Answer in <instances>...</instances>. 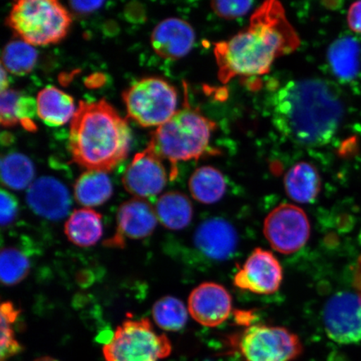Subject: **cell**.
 <instances>
[{
    "label": "cell",
    "mask_w": 361,
    "mask_h": 361,
    "mask_svg": "<svg viewBox=\"0 0 361 361\" xmlns=\"http://www.w3.org/2000/svg\"><path fill=\"white\" fill-rule=\"evenodd\" d=\"M300 44L282 4L266 1L252 13L246 30L215 44L219 80L228 83L238 76L268 73L276 59L295 51Z\"/></svg>",
    "instance_id": "1"
},
{
    "label": "cell",
    "mask_w": 361,
    "mask_h": 361,
    "mask_svg": "<svg viewBox=\"0 0 361 361\" xmlns=\"http://www.w3.org/2000/svg\"><path fill=\"white\" fill-rule=\"evenodd\" d=\"M344 115L340 92L323 79L290 81L271 101L275 128L302 147L326 145L337 133Z\"/></svg>",
    "instance_id": "2"
},
{
    "label": "cell",
    "mask_w": 361,
    "mask_h": 361,
    "mask_svg": "<svg viewBox=\"0 0 361 361\" xmlns=\"http://www.w3.org/2000/svg\"><path fill=\"white\" fill-rule=\"evenodd\" d=\"M132 134L128 123L105 100L79 102L71 120L69 150L75 164L107 173L126 159Z\"/></svg>",
    "instance_id": "3"
},
{
    "label": "cell",
    "mask_w": 361,
    "mask_h": 361,
    "mask_svg": "<svg viewBox=\"0 0 361 361\" xmlns=\"http://www.w3.org/2000/svg\"><path fill=\"white\" fill-rule=\"evenodd\" d=\"M215 123L189 106L175 113L166 123L158 126L147 147L161 159L171 164L170 178L178 174V161L198 159L209 145Z\"/></svg>",
    "instance_id": "4"
},
{
    "label": "cell",
    "mask_w": 361,
    "mask_h": 361,
    "mask_svg": "<svg viewBox=\"0 0 361 361\" xmlns=\"http://www.w3.org/2000/svg\"><path fill=\"white\" fill-rule=\"evenodd\" d=\"M70 13L56 0H20L13 4L6 23L31 45L60 42L69 31Z\"/></svg>",
    "instance_id": "5"
},
{
    "label": "cell",
    "mask_w": 361,
    "mask_h": 361,
    "mask_svg": "<svg viewBox=\"0 0 361 361\" xmlns=\"http://www.w3.org/2000/svg\"><path fill=\"white\" fill-rule=\"evenodd\" d=\"M171 352L169 338L157 334L147 318L126 320L103 347L106 361H158Z\"/></svg>",
    "instance_id": "6"
},
{
    "label": "cell",
    "mask_w": 361,
    "mask_h": 361,
    "mask_svg": "<svg viewBox=\"0 0 361 361\" xmlns=\"http://www.w3.org/2000/svg\"><path fill=\"white\" fill-rule=\"evenodd\" d=\"M123 98L130 118L143 128L160 126L177 112V90L159 78L137 81L125 90Z\"/></svg>",
    "instance_id": "7"
},
{
    "label": "cell",
    "mask_w": 361,
    "mask_h": 361,
    "mask_svg": "<svg viewBox=\"0 0 361 361\" xmlns=\"http://www.w3.org/2000/svg\"><path fill=\"white\" fill-rule=\"evenodd\" d=\"M240 350L245 361H293L301 354L302 345L286 328L257 324L243 332Z\"/></svg>",
    "instance_id": "8"
},
{
    "label": "cell",
    "mask_w": 361,
    "mask_h": 361,
    "mask_svg": "<svg viewBox=\"0 0 361 361\" xmlns=\"http://www.w3.org/2000/svg\"><path fill=\"white\" fill-rule=\"evenodd\" d=\"M264 233L274 250L291 255L308 241L310 221L303 209L286 203L270 212L264 221Z\"/></svg>",
    "instance_id": "9"
},
{
    "label": "cell",
    "mask_w": 361,
    "mask_h": 361,
    "mask_svg": "<svg viewBox=\"0 0 361 361\" xmlns=\"http://www.w3.org/2000/svg\"><path fill=\"white\" fill-rule=\"evenodd\" d=\"M323 323L331 340L342 345L361 341V296L352 292L336 293L324 307Z\"/></svg>",
    "instance_id": "10"
},
{
    "label": "cell",
    "mask_w": 361,
    "mask_h": 361,
    "mask_svg": "<svg viewBox=\"0 0 361 361\" xmlns=\"http://www.w3.org/2000/svg\"><path fill=\"white\" fill-rule=\"evenodd\" d=\"M283 281V269L272 252L256 248L234 277V284L240 290L272 295Z\"/></svg>",
    "instance_id": "11"
},
{
    "label": "cell",
    "mask_w": 361,
    "mask_h": 361,
    "mask_svg": "<svg viewBox=\"0 0 361 361\" xmlns=\"http://www.w3.org/2000/svg\"><path fill=\"white\" fill-rule=\"evenodd\" d=\"M123 183L129 193L146 200L164 190L168 173L161 158L147 147L135 156L125 171Z\"/></svg>",
    "instance_id": "12"
},
{
    "label": "cell",
    "mask_w": 361,
    "mask_h": 361,
    "mask_svg": "<svg viewBox=\"0 0 361 361\" xmlns=\"http://www.w3.org/2000/svg\"><path fill=\"white\" fill-rule=\"evenodd\" d=\"M116 221V234L105 243L107 247H124L126 238L142 239L152 235L158 219L150 202L134 197L120 206Z\"/></svg>",
    "instance_id": "13"
},
{
    "label": "cell",
    "mask_w": 361,
    "mask_h": 361,
    "mask_svg": "<svg viewBox=\"0 0 361 361\" xmlns=\"http://www.w3.org/2000/svg\"><path fill=\"white\" fill-rule=\"evenodd\" d=\"M232 311V298L216 283H203L188 298V312L203 326L216 327L226 322Z\"/></svg>",
    "instance_id": "14"
},
{
    "label": "cell",
    "mask_w": 361,
    "mask_h": 361,
    "mask_svg": "<svg viewBox=\"0 0 361 361\" xmlns=\"http://www.w3.org/2000/svg\"><path fill=\"white\" fill-rule=\"evenodd\" d=\"M26 202L35 214L52 221L64 219L71 206L69 191L52 177L35 180L27 191Z\"/></svg>",
    "instance_id": "15"
},
{
    "label": "cell",
    "mask_w": 361,
    "mask_h": 361,
    "mask_svg": "<svg viewBox=\"0 0 361 361\" xmlns=\"http://www.w3.org/2000/svg\"><path fill=\"white\" fill-rule=\"evenodd\" d=\"M238 237L233 226L220 218L202 222L196 230L194 243L207 258L224 261L231 258L238 247Z\"/></svg>",
    "instance_id": "16"
},
{
    "label": "cell",
    "mask_w": 361,
    "mask_h": 361,
    "mask_svg": "<svg viewBox=\"0 0 361 361\" xmlns=\"http://www.w3.org/2000/svg\"><path fill=\"white\" fill-rule=\"evenodd\" d=\"M195 38V32L188 22L178 18H169L156 26L151 42L158 56L177 60L191 51Z\"/></svg>",
    "instance_id": "17"
},
{
    "label": "cell",
    "mask_w": 361,
    "mask_h": 361,
    "mask_svg": "<svg viewBox=\"0 0 361 361\" xmlns=\"http://www.w3.org/2000/svg\"><path fill=\"white\" fill-rule=\"evenodd\" d=\"M37 113V102L34 98L24 96L16 90L8 89L0 97V121L4 128H11L21 123L28 130H34L36 126L32 118Z\"/></svg>",
    "instance_id": "18"
},
{
    "label": "cell",
    "mask_w": 361,
    "mask_h": 361,
    "mask_svg": "<svg viewBox=\"0 0 361 361\" xmlns=\"http://www.w3.org/2000/svg\"><path fill=\"white\" fill-rule=\"evenodd\" d=\"M69 241L80 247H92L100 240L103 233L102 216L90 209L75 210L65 224Z\"/></svg>",
    "instance_id": "19"
},
{
    "label": "cell",
    "mask_w": 361,
    "mask_h": 361,
    "mask_svg": "<svg viewBox=\"0 0 361 361\" xmlns=\"http://www.w3.org/2000/svg\"><path fill=\"white\" fill-rule=\"evenodd\" d=\"M37 114L49 126L66 124L75 115L74 100L55 87H47L37 96Z\"/></svg>",
    "instance_id": "20"
},
{
    "label": "cell",
    "mask_w": 361,
    "mask_h": 361,
    "mask_svg": "<svg viewBox=\"0 0 361 361\" xmlns=\"http://www.w3.org/2000/svg\"><path fill=\"white\" fill-rule=\"evenodd\" d=\"M284 187L288 197L300 203L312 202L322 188L318 171L307 162H300L288 171Z\"/></svg>",
    "instance_id": "21"
},
{
    "label": "cell",
    "mask_w": 361,
    "mask_h": 361,
    "mask_svg": "<svg viewBox=\"0 0 361 361\" xmlns=\"http://www.w3.org/2000/svg\"><path fill=\"white\" fill-rule=\"evenodd\" d=\"M360 56V44L352 37L336 40L328 51V60L334 74L343 81H350L358 75Z\"/></svg>",
    "instance_id": "22"
},
{
    "label": "cell",
    "mask_w": 361,
    "mask_h": 361,
    "mask_svg": "<svg viewBox=\"0 0 361 361\" xmlns=\"http://www.w3.org/2000/svg\"><path fill=\"white\" fill-rule=\"evenodd\" d=\"M155 211L158 221L171 230L188 227L193 216L191 201L179 192H169L161 195L156 203Z\"/></svg>",
    "instance_id": "23"
},
{
    "label": "cell",
    "mask_w": 361,
    "mask_h": 361,
    "mask_svg": "<svg viewBox=\"0 0 361 361\" xmlns=\"http://www.w3.org/2000/svg\"><path fill=\"white\" fill-rule=\"evenodd\" d=\"M112 193L111 179L103 171H85L75 183V200L87 209L102 205L110 200Z\"/></svg>",
    "instance_id": "24"
},
{
    "label": "cell",
    "mask_w": 361,
    "mask_h": 361,
    "mask_svg": "<svg viewBox=\"0 0 361 361\" xmlns=\"http://www.w3.org/2000/svg\"><path fill=\"white\" fill-rule=\"evenodd\" d=\"M188 185L194 200L204 204L221 200L227 188L224 175L212 166H202L194 171Z\"/></svg>",
    "instance_id": "25"
},
{
    "label": "cell",
    "mask_w": 361,
    "mask_h": 361,
    "mask_svg": "<svg viewBox=\"0 0 361 361\" xmlns=\"http://www.w3.org/2000/svg\"><path fill=\"white\" fill-rule=\"evenodd\" d=\"M35 173L32 161L21 153H11L2 157L1 180L8 188L19 191L30 188Z\"/></svg>",
    "instance_id": "26"
},
{
    "label": "cell",
    "mask_w": 361,
    "mask_h": 361,
    "mask_svg": "<svg viewBox=\"0 0 361 361\" xmlns=\"http://www.w3.org/2000/svg\"><path fill=\"white\" fill-rule=\"evenodd\" d=\"M37 57L32 45L24 40H13L4 49L2 66L13 75H25L34 69Z\"/></svg>",
    "instance_id": "27"
},
{
    "label": "cell",
    "mask_w": 361,
    "mask_h": 361,
    "mask_svg": "<svg viewBox=\"0 0 361 361\" xmlns=\"http://www.w3.org/2000/svg\"><path fill=\"white\" fill-rule=\"evenodd\" d=\"M152 316L157 326L164 331H178L186 326L188 312L177 298L165 296L153 305Z\"/></svg>",
    "instance_id": "28"
},
{
    "label": "cell",
    "mask_w": 361,
    "mask_h": 361,
    "mask_svg": "<svg viewBox=\"0 0 361 361\" xmlns=\"http://www.w3.org/2000/svg\"><path fill=\"white\" fill-rule=\"evenodd\" d=\"M30 263L28 257L16 247L2 248L0 255V277L6 286L20 283L28 275Z\"/></svg>",
    "instance_id": "29"
},
{
    "label": "cell",
    "mask_w": 361,
    "mask_h": 361,
    "mask_svg": "<svg viewBox=\"0 0 361 361\" xmlns=\"http://www.w3.org/2000/svg\"><path fill=\"white\" fill-rule=\"evenodd\" d=\"M20 310L16 308L11 302H4L1 305V338H0V355L1 361H6L20 354L23 347L16 338L13 324L19 317Z\"/></svg>",
    "instance_id": "30"
},
{
    "label": "cell",
    "mask_w": 361,
    "mask_h": 361,
    "mask_svg": "<svg viewBox=\"0 0 361 361\" xmlns=\"http://www.w3.org/2000/svg\"><path fill=\"white\" fill-rule=\"evenodd\" d=\"M252 1H215L212 8L220 17L226 20L236 19L246 15L251 10Z\"/></svg>",
    "instance_id": "31"
},
{
    "label": "cell",
    "mask_w": 361,
    "mask_h": 361,
    "mask_svg": "<svg viewBox=\"0 0 361 361\" xmlns=\"http://www.w3.org/2000/svg\"><path fill=\"white\" fill-rule=\"evenodd\" d=\"M0 203H1L0 222L4 228L11 225L16 220L18 211H19V205H18L16 197L4 189L0 193Z\"/></svg>",
    "instance_id": "32"
},
{
    "label": "cell",
    "mask_w": 361,
    "mask_h": 361,
    "mask_svg": "<svg viewBox=\"0 0 361 361\" xmlns=\"http://www.w3.org/2000/svg\"><path fill=\"white\" fill-rule=\"evenodd\" d=\"M347 21L354 32L361 34V1L355 2L350 7Z\"/></svg>",
    "instance_id": "33"
},
{
    "label": "cell",
    "mask_w": 361,
    "mask_h": 361,
    "mask_svg": "<svg viewBox=\"0 0 361 361\" xmlns=\"http://www.w3.org/2000/svg\"><path fill=\"white\" fill-rule=\"evenodd\" d=\"M72 8L79 13H90L100 8L103 1H71L70 2Z\"/></svg>",
    "instance_id": "34"
},
{
    "label": "cell",
    "mask_w": 361,
    "mask_h": 361,
    "mask_svg": "<svg viewBox=\"0 0 361 361\" xmlns=\"http://www.w3.org/2000/svg\"><path fill=\"white\" fill-rule=\"evenodd\" d=\"M8 78L6 69L3 66H1V92H4V90H8Z\"/></svg>",
    "instance_id": "35"
},
{
    "label": "cell",
    "mask_w": 361,
    "mask_h": 361,
    "mask_svg": "<svg viewBox=\"0 0 361 361\" xmlns=\"http://www.w3.org/2000/svg\"><path fill=\"white\" fill-rule=\"evenodd\" d=\"M356 284H357V287L359 288V290L360 292V296H361V259L359 263V267L357 270V274H356Z\"/></svg>",
    "instance_id": "36"
},
{
    "label": "cell",
    "mask_w": 361,
    "mask_h": 361,
    "mask_svg": "<svg viewBox=\"0 0 361 361\" xmlns=\"http://www.w3.org/2000/svg\"><path fill=\"white\" fill-rule=\"evenodd\" d=\"M34 361H59V360L54 359L52 357H49V356H44V357H40V358L36 359Z\"/></svg>",
    "instance_id": "37"
},
{
    "label": "cell",
    "mask_w": 361,
    "mask_h": 361,
    "mask_svg": "<svg viewBox=\"0 0 361 361\" xmlns=\"http://www.w3.org/2000/svg\"><path fill=\"white\" fill-rule=\"evenodd\" d=\"M360 243H361V232L360 233Z\"/></svg>",
    "instance_id": "38"
}]
</instances>
